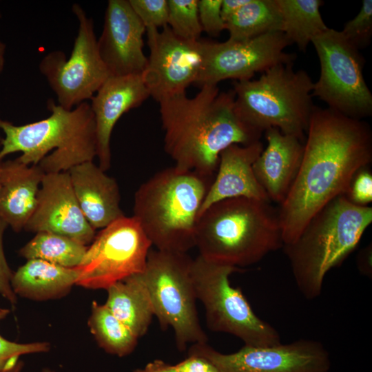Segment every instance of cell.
<instances>
[{"mask_svg":"<svg viewBox=\"0 0 372 372\" xmlns=\"http://www.w3.org/2000/svg\"><path fill=\"white\" fill-rule=\"evenodd\" d=\"M301 165L278 205L283 245L295 241L310 219L344 195L354 174L372 163V132L366 122L314 106Z\"/></svg>","mask_w":372,"mask_h":372,"instance_id":"6da1fadb","label":"cell"},{"mask_svg":"<svg viewBox=\"0 0 372 372\" xmlns=\"http://www.w3.org/2000/svg\"><path fill=\"white\" fill-rule=\"evenodd\" d=\"M193 97L186 93L160 101L164 149L175 166L212 178L222 151L234 145H249L263 134L238 115L233 90L204 85Z\"/></svg>","mask_w":372,"mask_h":372,"instance_id":"7a4b0ae2","label":"cell"},{"mask_svg":"<svg viewBox=\"0 0 372 372\" xmlns=\"http://www.w3.org/2000/svg\"><path fill=\"white\" fill-rule=\"evenodd\" d=\"M282 246L278 209L271 202L227 198L198 216L195 247L207 260L240 268L260 262Z\"/></svg>","mask_w":372,"mask_h":372,"instance_id":"3957f363","label":"cell"},{"mask_svg":"<svg viewBox=\"0 0 372 372\" xmlns=\"http://www.w3.org/2000/svg\"><path fill=\"white\" fill-rule=\"evenodd\" d=\"M211 178L174 165L139 186L132 217L152 246L174 253L195 247L197 221Z\"/></svg>","mask_w":372,"mask_h":372,"instance_id":"277c9868","label":"cell"},{"mask_svg":"<svg viewBox=\"0 0 372 372\" xmlns=\"http://www.w3.org/2000/svg\"><path fill=\"white\" fill-rule=\"evenodd\" d=\"M50 115L38 121L16 125L1 118L4 134L0 162L8 155L26 165H38L45 173L68 172L96 156L94 117L90 103L84 102L67 110L53 99L47 102Z\"/></svg>","mask_w":372,"mask_h":372,"instance_id":"5b68a950","label":"cell"},{"mask_svg":"<svg viewBox=\"0 0 372 372\" xmlns=\"http://www.w3.org/2000/svg\"><path fill=\"white\" fill-rule=\"evenodd\" d=\"M372 222V208L339 196L319 210L293 242L282 246L296 286L307 300L322 293L327 273L356 248Z\"/></svg>","mask_w":372,"mask_h":372,"instance_id":"8992f818","label":"cell"},{"mask_svg":"<svg viewBox=\"0 0 372 372\" xmlns=\"http://www.w3.org/2000/svg\"><path fill=\"white\" fill-rule=\"evenodd\" d=\"M313 81L293 63L272 66L258 79L234 81L236 110L247 125L262 133L271 127L305 141L314 105Z\"/></svg>","mask_w":372,"mask_h":372,"instance_id":"52a82bcc","label":"cell"},{"mask_svg":"<svg viewBox=\"0 0 372 372\" xmlns=\"http://www.w3.org/2000/svg\"><path fill=\"white\" fill-rule=\"evenodd\" d=\"M240 268L192 259L191 275L196 296L205 309L206 322L214 332L240 339L245 345L265 347L281 343L278 331L253 311L242 291L234 287L229 276Z\"/></svg>","mask_w":372,"mask_h":372,"instance_id":"ba28073f","label":"cell"},{"mask_svg":"<svg viewBox=\"0 0 372 372\" xmlns=\"http://www.w3.org/2000/svg\"><path fill=\"white\" fill-rule=\"evenodd\" d=\"M192 258L187 253L149 250L141 276L162 329L171 327L179 351L187 344L207 342L196 306L191 275Z\"/></svg>","mask_w":372,"mask_h":372,"instance_id":"9c48e42d","label":"cell"},{"mask_svg":"<svg viewBox=\"0 0 372 372\" xmlns=\"http://www.w3.org/2000/svg\"><path fill=\"white\" fill-rule=\"evenodd\" d=\"M311 43L320 65L312 96L351 118L362 120L371 116L372 94L364 78L365 60L360 50L350 44L340 31L329 28L314 37Z\"/></svg>","mask_w":372,"mask_h":372,"instance_id":"30bf717a","label":"cell"},{"mask_svg":"<svg viewBox=\"0 0 372 372\" xmlns=\"http://www.w3.org/2000/svg\"><path fill=\"white\" fill-rule=\"evenodd\" d=\"M72 10L79 28L70 57L54 50L39 65L58 104L67 110L90 100L110 76L99 53L92 19L79 4H73Z\"/></svg>","mask_w":372,"mask_h":372,"instance_id":"8fae6325","label":"cell"},{"mask_svg":"<svg viewBox=\"0 0 372 372\" xmlns=\"http://www.w3.org/2000/svg\"><path fill=\"white\" fill-rule=\"evenodd\" d=\"M152 244L137 221L125 216L101 229L76 267V285L107 289L143 271Z\"/></svg>","mask_w":372,"mask_h":372,"instance_id":"7c38bea8","label":"cell"},{"mask_svg":"<svg viewBox=\"0 0 372 372\" xmlns=\"http://www.w3.org/2000/svg\"><path fill=\"white\" fill-rule=\"evenodd\" d=\"M202 63L195 83L200 87L218 85L227 79L250 80L280 63H293L296 56L287 53L291 45L281 32L267 33L247 41H201Z\"/></svg>","mask_w":372,"mask_h":372,"instance_id":"4fadbf2b","label":"cell"},{"mask_svg":"<svg viewBox=\"0 0 372 372\" xmlns=\"http://www.w3.org/2000/svg\"><path fill=\"white\" fill-rule=\"evenodd\" d=\"M188 354L210 360L220 372H330V354L320 341L300 339L288 344L245 345L231 353H222L207 342L193 344Z\"/></svg>","mask_w":372,"mask_h":372,"instance_id":"5bb4252c","label":"cell"},{"mask_svg":"<svg viewBox=\"0 0 372 372\" xmlns=\"http://www.w3.org/2000/svg\"><path fill=\"white\" fill-rule=\"evenodd\" d=\"M149 56L141 74L150 96L158 103L186 93L195 84L202 63L201 41L183 39L168 25L146 29Z\"/></svg>","mask_w":372,"mask_h":372,"instance_id":"9a60e30c","label":"cell"},{"mask_svg":"<svg viewBox=\"0 0 372 372\" xmlns=\"http://www.w3.org/2000/svg\"><path fill=\"white\" fill-rule=\"evenodd\" d=\"M62 235L88 246L96 236L83 216L68 172L45 174L34 211L24 229Z\"/></svg>","mask_w":372,"mask_h":372,"instance_id":"2e32d148","label":"cell"},{"mask_svg":"<svg viewBox=\"0 0 372 372\" xmlns=\"http://www.w3.org/2000/svg\"><path fill=\"white\" fill-rule=\"evenodd\" d=\"M145 31L128 0L108 1L97 45L110 76L143 73L147 63L143 52Z\"/></svg>","mask_w":372,"mask_h":372,"instance_id":"e0dca14e","label":"cell"},{"mask_svg":"<svg viewBox=\"0 0 372 372\" xmlns=\"http://www.w3.org/2000/svg\"><path fill=\"white\" fill-rule=\"evenodd\" d=\"M150 96L141 74L110 76L90 99L96 129L99 166L111 165L110 138L113 129L125 113L138 107Z\"/></svg>","mask_w":372,"mask_h":372,"instance_id":"ac0fdd59","label":"cell"},{"mask_svg":"<svg viewBox=\"0 0 372 372\" xmlns=\"http://www.w3.org/2000/svg\"><path fill=\"white\" fill-rule=\"evenodd\" d=\"M263 149L262 143L258 141L249 145L234 144L221 152L217 174L209 187L199 215L212 204L227 198L245 197L271 202L253 169L254 163Z\"/></svg>","mask_w":372,"mask_h":372,"instance_id":"d6986e66","label":"cell"},{"mask_svg":"<svg viewBox=\"0 0 372 372\" xmlns=\"http://www.w3.org/2000/svg\"><path fill=\"white\" fill-rule=\"evenodd\" d=\"M264 133L267 145L254 163L253 169L270 201L280 205L298 173L305 141L282 134L276 127Z\"/></svg>","mask_w":372,"mask_h":372,"instance_id":"ffe728a7","label":"cell"},{"mask_svg":"<svg viewBox=\"0 0 372 372\" xmlns=\"http://www.w3.org/2000/svg\"><path fill=\"white\" fill-rule=\"evenodd\" d=\"M80 209L94 229H101L124 216L116 180L93 161L72 167L68 171Z\"/></svg>","mask_w":372,"mask_h":372,"instance_id":"44dd1931","label":"cell"},{"mask_svg":"<svg viewBox=\"0 0 372 372\" xmlns=\"http://www.w3.org/2000/svg\"><path fill=\"white\" fill-rule=\"evenodd\" d=\"M45 174L38 165L1 161L0 218L14 231L23 230L32 215Z\"/></svg>","mask_w":372,"mask_h":372,"instance_id":"7402d4cb","label":"cell"},{"mask_svg":"<svg viewBox=\"0 0 372 372\" xmlns=\"http://www.w3.org/2000/svg\"><path fill=\"white\" fill-rule=\"evenodd\" d=\"M78 271L40 259H30L13 272L11 286L18 296L35 301L59 299L76 285Z\"/></svg>","mask_w":372,"mask_h":372,"instance_id":"603a6c76","label":"cell"},{"mask_svg":"<svg viewBox=\"0 0 372 372\" xmlns=\"http://www.w3.org/2000/svg\"><path fill=\"white\" fill-rule=\"evenodd\" d=\"M106 291L107 307L138 338L143 336L154 315L141 272L114 283Z\"/></svg>","mask_w":372,"mask_h":372,"instance_id":"cb8c5ba5","label":"cell"},{"mask_svg":"<svg viewBox=\"0 0 372 372\" xmlns=\"http://www.w3.org/2000/svg\"><path fill=\"white\" fill-rule=\"evenodd\" d=\"M281 14V32L291 44L305 51L316 36L329 28L324 22L320 0H278Z\"/></svg>","mask_w":372,"mask_h":372,"instance_id":"d4e9b609","label":"cell"},{"mask_svg":"<svg viewBox=\"0 0 372 372\" xmlns=\"http://www.w3.org/2000/svg\"><path fill=\"white\" fill-rule=\"evenodd\" d=\"M281 23L278 0H249L226 21L225 30L229 32V40L247 41L281 32Z\"/></svg>","mask_w":372,"mask_h":372,"instance_id":"484cf974","label":"cell"},{"mask_svg":"<svg viewBox=\"0 0 372 372\" xmlns=\"http://www.w3.org/2000/svg\"><path fill=\"white\" fill-rule=\"evenodd\" d=\"M87 325L99 347L107 353L126 356L137 345L138 338L105 304L92 302Z\"/></svg>","mask_w":372,"mask_h":372,"instance_id":"4316f807","label":"cell"},{"mask_svg":"<svg viewBox=\"0 0 372 372\" xmlns=\"http://www.w3.org/2000/svg\"><path fill=\"white\" fill-rule=\"evenodd\" d=\"M87 246L68 237L41 231L19 250L26 260L40 259L66 268L78 267Z\"/></svg>","mask_w":372,"mask_h":372,"instance_id":"83f0119b","label":"cell"},{"mask_svg":"<svg viewBox=\"0 0 372 372\" xmlns=\"http://www.w3.org/2000/svg\"><path fill=\"white\" fill-rule=\"evenodd\" d=\"M167 25L177 37L199 41L203 32L198 10V0H167Z\"/></svg>","mask_w":372,"mask_h":372,"instance_id":"f1b7e54d","label":"cell"},{"mask_svg":"<svg viewBox=\"0 0 372 372\" xmlns=\"http://www.w3.org/2000/svg\"><path fill=\"white\" fill-rule=\"evenodd\" d=\"M344 39L360 50L369 45L372 37V1L363 0L357 15L340 31Z\"/></svg>","mask_w":372,"mask_h":372,"instance_id":"f546056e","label":"cell"},{"mask_svg":"<svg viewBox=\"0 0 372 372\" xmlns=\"http://www.w3.org/2000/svg\"><path fill=\"white\" fill-rule=\"evenodd\" d=\"M10 313L8 309L0 308V320ZM51 349L48 342L19 343L4 338L0 334V372L19 360L21 355L47 353Z\"/></svg>","mask_w":372,"mask_h":372,"instance_id":"4dcf8cb0","label":"cell"},{"mask_svg":"<svg viewBox=\"0 0 372 372\" xmlns=\"http://www.w3.org/2000/svg\"><path fill=\"white\" fill-rule=\"evenodd\" d=\"M146 29L167 25V0H128Z\"/></svg>","mask_w":372,"mask_h":372,"instance_id":"1f68e13d","label":"cell"},{"mask_svg":"<svg viewBox=\"0 0 372 372\" xmlns=\"http://www.w3.org/2000/svg\"><path fill=\"white\" fill-rule=\"evenodd\" d=\"M344 196L358 206H368L372 202V174L369 166L361 168L354 174Z\"/></svg>","mask_w":372,"mask_h":372,"instance_id":"d6a6232c","label":"cell"},{"mask_svg":"<svg viewBox=\"0 0 372 372\" xmlns=\"http://www.w3.org/2000/svg\"><path fill=\"white\" fill-rule=\"evenodd\" d=\"M222 0H198V17L203 32L218 36L225 30V23L220 14Z\"/></svg>","mask_w":372,"mask_h":372,"instance_id":"836d02e7","label":"cell"},{"mask_svg":"<svg viewBox=\"0 0 372 372\" xmlns=\"http://www.w3.org/2000/svg\"><path fill=\"white\" fill-rule=\"evenodd\" d=\"M8 226L6 223L0 218V295L12 305H14L17 302V296L11 286L14 271L8 265L3 249V236Z\"/></svg>","mask_w":372,"mask_h":372,"instance_id":"e575fe53","label":"cell"},{"mask_svg":"<svg viewBox=\"0 0 372 372\" xmlns=\"http://www.w3.org/2000/svg\"><path fill=\"white\" fill-rule=\"evenodd\" d=\"M175 366L179 372H220L210 360L196 354H188Z\"/></svg>","mask_w":372,"mask_h":372,"instance_id":"d590c367","label":"cell"},{"mask_svg":"<svg viewBox=\"0 0 372 372\" xmlns=\"http://www.w3.org/2000/svg\"><path fill=\"white\" fill-rule=\"evenodd\" d=\"M372 247L368 245L362 249L357 256V267L359 271L368 277L372 275Z\"/></svg>","mask_w":372,"mask_h":372,"instance_id":"8d00e7d4","label":"cell"},{"mask_svg":"<svg viewBox=\"0 0 372 372\" xmlns=\"http://www.w3.org/2000/svg\"><path fill=\"white\" fill-rule=\"evenodd\" d=\"M249 0H222L220 14L226 21L234 15Z\"/></svg>","mask_w":372,"mask_h":372,"instance_id":"74e56055","label":"cell"},{"mask_svg":"<svg viewBox=\"0 0 372 372\" xmlns=\"http://www.w3.org/2000/svg\"><path fill=\"white\" fill-rule=\"evenodd\" d=\"M133 372H179L175 364L172 365L161 360H155L147 363L143 369H136Z\"/></svg>","mask_w":372,"mask_h":372,"instance_id":"f35d334b","label":"cell"},{"mask_svg":"<svg viewBox=\"0 0 372 372\" xmlns=\"http://www.w3.org/2000/svg\"><path fill=\"white\" fill-rule=\"evenodd\" d=\"M24 366V363L21 360H19L15 364L8 366L4 370H3L1 372H21L23 367Z\"/></svg>","mask_w":372,"mask_h":372,"instance_id":"ab89813d","label":"cell"},{"mask_svg":"<svg viewBox=\"0 0 372 372\" xmlns=\"http://www.w3.org/2000/svg\"><path fill=\"white\" fill-rule=\"evenodd\" d=\"M6 45L0 39V74L2 72L5 65Z\"/></svg>","mask_w":372,"mask_h":372,"instance_id":"60d3db41","label":"cell"},{"mask_svg":"<svg viewBox=\"0 0 372 372\" xmlns=\"http://www.w3.org/2000/svg\"><path fill=\"white\" fill-rule=\"evenodd\" d=\"M41 372H54V371L49 368H44L41 370Z\"/></svg>","mask_w":372,"mask_h":372,"instance_id":"b9f144b4","label":"cell"},{"mask_svg":"<svg viewBox=\"0 0 372 372\" xmlns=\"http://www.w3.org/2000/svg\"><path fill=\"white\" fill-rule=\"evenodd\" d=\"M2 140H3V137H1V136H0V146L1 145Z\"/></svg>","mask_w":372,"mask_h":372,"instance_id":"7bdbcfd3","label":"cell"},{"mask_svg":"<svg viewBox=\"0 0 372 372\" xmlns=\"http://www.w3.org/2000/svg\"><path fill=\"white\" fill-rule=\"evenodd\" d=\"M0 176H1V162H0Z\"/></svg>","mask_w":372,"mask_h":372,"instance_id":"ee69618b","label":"cell"},{"mask_svg":"<svg viewBox=\"0 0 372 372\" xmlns=\"http://www.w3.org/2000/svg\"><path fill=\"white\" fill-rule=\"evenodd\" d=\"M1 17V11H0V18Z\"/></svg>","mask_w":372,"mask_h":372,"instance_id":"f6af8a7d","label":"cell"}]
</instances>
